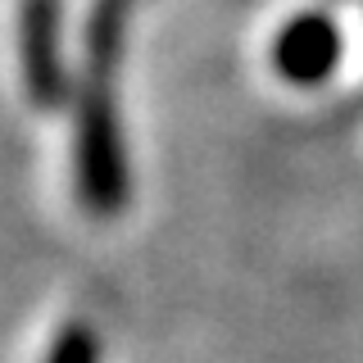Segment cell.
<instances>
[{"label":"cell","instance_id":"obj_1","mask_svg":"<svg viewBox=\"0 0 363 363\" xmlns=\"http://www.w3.org/2000/svg\"><path fill=\"white\" fill-rule=\"evenodd\" d=\"M73 191L91 218H118L132 196V159L113 77H77L73 96Z\"/></svg>","mask_w":363,"mask_h":363},{"label":"cell","instance_id":"obj_2","mask_svg":"<svg viewBox=\"0 0 363 363\" xmlns=\"http://www.w3.org/2000/svg\"><path fill=\"white\" fill-rule=\"evenodd\" d=\"M18 64L32 109L55 113L77 96L64 55V0H23L18 5Z\"/></svg>","mask_w":363,"mask_h":363},{"label":"cell","instance_id":"obj_3","mask_svg":"<svg viewBox=\"0 0 363 363\" xmlns=\"http://www.w3.org/2000/svg\"><path fill=\"white\" fill-rule=\"evenodd\" d=\"M340 60H345V32H340L336 14L327 9H300L277 28L268 45V64L295 91H318L336 77Z\"/></svg>","mask_w":363,"mask_h":363},{"label":"cell","instance_id":"obj_4","mask_svg":"<svg viewBox=\"0 0 363 363\" xmlns=\"http://www.w3.org/2000/svg\"><path fill=\"white\" fill-rule=\"evenodd\" d=\"M132 0H91L82 23V77H113L128 50Z\"/></svg>","mask_w":363,"mask_h":363},{"label":"cell","instance_id":"obj_5","mask_svg":"<svg viewBox=\"0 0 363 363\" xmlns=\"http://www.w3.org/2000/svg\"><path fill=\"white\" fill-rule=\"evenodd\" d=\"M41 363H100V336L91 323H64Z\"/></svg>","mask_w":363,"mask_h":363}]
</instances>
